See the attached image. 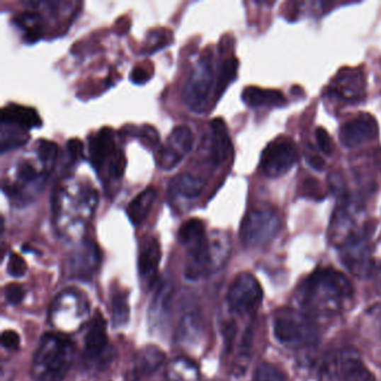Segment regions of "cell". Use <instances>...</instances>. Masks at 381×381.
<instances>
[{
    "mask_svg": "<svg viewBox=\"0 0 381 381\" xmlns=\"http://www.w3.org/2000/svg\"><path fill=\"white\" fill-rule=\"evenodd\" d=\"M353 289L342 273L319 268L305 280L297 291V302L312 314L334 315L351 305Z\"/></svg>",
    "mask_w": 381,
    "mask_h": 381,
    "instance_id": "1",
    "label": "cell"
},
{
    "mask_svg": "<svg viewBox=\"0 0 381 381\" xmlns=\"http://www.w3.org/2000/svg\"><path fill=\"white\" fill-rule=\"evenodd\" d=\"M71 340L59 334H44L35 351L32 375L36 381H62L74 360Z\"/></svg>",
    "mask_w": 381,
    "mask_h": 381,
    "instance_id": "2",
    "label": "cell"
},
{
    "mask_svg": "<svg viewBox=\"0 0 381 381\" xmlns=\"http://www.w3.org/2000/svg\"><path fill=\"white\" fill-rule=\"evenodd\" d=\"M50 323L62 334H73L90 322V302L82 292L65 290L54 299Z\"/></svg>",
    "mask_w": 381,
    "mask_h": 381,
    "instance_id": "3",
    "label": "cell"
},
{
    "mask_svg": "<svg viewBox=\"0 0 381 381\" xmlns=\"http://www.w3.org/2000/svg\"><path fill=\"white\" fill-rule=\"evenodd\" d=\"M274 336L290 349L309 348L318 342V330L310 317L294 310H283L273 323Z\"/></svg>",
    "mask_w": 381,
    "mask_h": 381,
    "instance_id": "4",
    "label": "cell"
},
{
    "mask_svg": "<svg viewBox=\"0 0 381 381\" xmlns=\"http://www.w3.org/2000/svg\"><path fill=\"white\" fill-rule=\"evenodd\" d=\"M215 72L212 53L201 56L189 75L183 90L185 106L195 113L206 111L214 86Z\"/></svg>",
    "mask_w": 381,
    "mask_h": 381,
    "instance_id": "5",
    "label": "cell"
},
{
    "mask_svg": "<svg viewBox=\"0 0 381 381\" xmlns=\"http://www.w3.org/2000/svg\"><path fill=\"white\" fill-rule=\"evenodd\" d=\"M280 228L278 212L270 206L251 208L241 222L239 237L247 249H256L270 243Z\"/></svg>",
    "mask_w": 381,
    "mask_h": 381,
    "instance_id": "6",
    "label": "cell"
},
{
    "mask_svg": "<svg viewBox=\"0 0 381 381\" xmlns=\"http://www.w3.org/2000/svg\"><path fill=\"white\" fill-rule=\"evenodd\" d=\"M297 159L299 152L291 139H276L263 151L261 169L266 177H281L294 167Z\"/></svg>",
    "mask_w": 381,
    "mask_h": 381,
    "instance_id": "7",
    "label": "cell"
},
{
    "mask_svg": "<svg viewBox=\"0 0 381 381\" xmlns=\"http://www.w3.org/2000/svg\"><path fill=\"white\" fill-rule=\"evenodd\" d=\"M262 299V288L249 273H241L236 276L226 295L228 307L237 314H246L256 310Z\"/></svg>",
    "mask_w": 381,
    "mask_h": 381,
    "instance_id": "8",
    "label": "cell"
},
{
    "mask_svg": "<svg viewBox=\"0 0 381 381\" xmlns=\"http://www.w3.org/2000/svg\"><path fill=\"white\" fill-rule=\"evenodd\" d=\"M193 146V133L187 125H178L172 129L167 141L156 152L158 167L169 171L177 167L181 160L190 152Z\"/></svg>",
    "mask_w": 381,
    "mask_h": 381,
    "instance_id": "9",
    "label": "cell"
},
{
    "mask_svg": "<svg viewBox=\"0 0 381 381\" xmlns=\"http://www.w3.org/2000/svg\"><path fill=\"white\" fill-rule=\"evenodd\" d=\"M328 371L338 381H377L376 377L361 360L359 353L353 349L338 352Z\"/></svg>",
    "mask_w": 381,
    "mask_h": 381,
    "instance_id": "10",
    "label": "cell"
},
{
    "mask_svg": "<svg viewBox=\"0 0 381 381\" xmlns=\"http://www.w3.org/2000/svg\"><path fill=\"white\" fill-rule=\"evenodd\" d=\"M85 360L93 365H101L109 357V338L106 331V322L100 312L91 319L88 332L84 338Z\"/></svg>",
    "mask_w": 381,
    "mask_h": 381,
    "instance_id": "11",
    "label": "cell"
},
{
    "mask_svg": "<svg viewBox=\"0 0 381 381\" xmlns=\"http://www.w3.org/2000/svg\"><path fill=\"white\" fill-rule=\"evenodd\" d=\"M100 260V251L96 244L83 241L69 255L67 273L71 278L90 281L98 271Z\"/></svg>",
    "mask_w": 381,
    "mask_h": 381,
    "instance_id": "12",
    "label": "cell"
},
{
    "mask_svg": "<svg viewBox=\"0 0 381 381\" xmlns=\"http://www.w3.org/2000/svg\"><path fill=\"white\" fill-rule=\"evenodd\" d=\"M379 127L376 119L368 113L360 114L349 120L340 129L339 139L346 148H355L363 143L378 138Z\"/></svg>",
    "mask_w": 381,
    "mask_h": 381,
    "instance_id": "13",
    "label": "cell"
},
{
    "mask_svg": "<svg viewBox=\"0 0 381 381\" xmlns=\"http://www.w3.org/2000/svg\"><path fill=\"white\" fill-rule=\"evenodd\" d=\"M329 93L348 103H357L365 94V80L363 72L346 69L339 72L329 86Z\"/></svg>",
    "mask_w": 381,
    "mask_h": 381,
    "instance_id": "14",
    "label": "cell"
},
{
    "mask_svg": "<svg viewBox=\"0 0 381 381\" xmlns=\"http://www.w3.org/2000/svg\"><path fill=\"white\" fill-rule=\"evenodd\" d=\"M89 152L90 161L96 171H100L106 162L111 161L117 154L118 149L114 141V132L111 127H104L89 138Z\"/></svg>",
    "mask_w": 381,
    "mask_h": 381,
    "instance_id": "15",
    "label": "cell"
},
{
    "mask_svg": "<svg viewBox=\"0 0 381 381\" xmlns=\"http://www.w3.org/2000/svg\"><path fill=\"white\" fill-rule=\"evenodd\" d=\"M161 261V249L158 239L150 237L141 246L139 253L138 268L141 281L147 288L156 283Z\"/></svg>",
    "mask_w": 381,
    "mask_h": 381,
    "instance_id": "16",
    "label": "cell"
},
{
    "mask_svg": "<svg viewBox=\"0 0 381 381\" xmlns=\"http://www.w3.org/2000/svg\"><path fill=\"white\" fill-rule=\"evenodd\" d=\"M205 181L190 172H183L172 178L168 186V197L172 204H179L185 201L198 198L204 191Z\"/></svg>",
    "mask_w": 381,
    "mask_h": 381,
    "instance_id": "17",
    "label": "cell"
},
{
    "mask_svg": "<svg viewBox=\"0 0 381 381\" xmlns=\"http://www.w3.org/2000/svg\"><path fill=\"white\" fill-rule=\"evenodd\" d=\"M205 339V326L200 317L195 313L186 314L178 326L176 340L183 349L198 350Z\"/></svg>",
    "mask_w": 381,
    "mask_h": 381,
    "instance_id": "18",
    "label": "cell"
},
{
    "mask_svg": "<svg viewBox=\"0 0 381 381\" xmlns=\"http://www.w3.org/2000/svg\"><path fill=\"white\" fill-rule=\"evenodd\" d=\"M0 121L3 125H16L25 131L40 127L42 125L38 110L16 103L4 106L0 112Z\"/></svg>",
    "mask_w": 381,
    "mask_h": 381,
    "instance_id": "19",
    "label": "cell"
},
{
    "mask_svg": "<svg viewBox=\"0 0 381 381\" xmlns=\"http://www.w3.org/2000/svg\"><path fill=\"white\" fill-rule=\"evenodd\" d=\"M232 143L224 120L210 122V160L214 167H220L231 154Z\"/></svg>",
    "mask_w": 381,
    "mask_h": 381,
    "instance_id": "20",
    "label": "cell"
},
{
    "mask_svg": "<svg viewBox=\"0 0 381 381\" xmlns=\"http://www.w3.org/2000/svg\"><path fill=\"white\" fill-rule=\"evenodd\" d=\"M174 288L170 282H164L157 290L149 309V324L154 330L166 328L169 317Z\"/></svg>",
    "mask_w": 381,
    "mask_h": 381,
    "instance_id": "21",
    "label": "cell"
},
{
    "mask_svg": "<svg viewBox=\"0 0 381 381\" xmlns=\"http://www.w3.org/2000/svg\"><path fill=\"white\" fill-rule=\"evenodd\" d=\"M166 360V355L156 346H147L135 355L133 363V377L135 380L150 376L161 367Z\"/></svg>",
    "mask_w": 381,
    "mask_h": 381,
    "instance_id": "22",
    "label": "cell"
},
{
    "mask_svg": "<svg viewBox=\"0 0 381 381\" xmlns=\"http://www.w3.org/2000/svg\"><path fill=\"white\" fill-rule=\"evenodd\" d=\"M244 103L249 108H280L286 104L283 93L276 90H264L257 86H247L241 93Z\"/></svg>",
    "mask_w": 381,
    "mask_h": 381,
    "instance_id": "23",
    "label": "cell"
},
{
    "mask_svg": "<svg viewBox=\"0 0 381 381\" xmlns=\"http://www.w3.org/2000/svg\"><path fill=\"white\" fill-rule=\"evenodd\" d=\"M157 189L154 187H148L144 190L141 191L138 196L131 200L130 204L127 207V215L133 225L139 226L144 222L149 212H150L152 205L156 201Z\"/></svg>",
    "mask_w": 381,
    "mask_h": 381,
    "instance_id": "24",
    "label": "cell"
},
{
    "mask_svg": "<svg viewBox=\"0 0 381 381\" xmlns=\"http://www.w3.org/2000/svg\"><path fill=\"white\" fill-rule=\"evenodd\" d=\"M166 378L167 381H200V373L189 358L178 357L166 367Z\"/></svg>",
    "mask_w": 381,
    "mask_h": 381,
    "instance_id": "25",
    "label": "cell"
},
{
    "mask_svg": "<svg viewBox=\"0 0 381 381\" xmlns=\"http://www.w3.org/2000/svg\"><path fill=\"white\" fill-rule=\"evenodd\" d=\"M13 23L25 30V42L28 44L38 42L42 38V18L38 11H27L19 13L13 19Z\"/></svg>",
    "mask_w": 381,
    "mask_h": 381,
    "instance_id": "26",
    "label": "cell"
},
{
    "mask_svg": "<svg viewBox=\"0 0 381 381\" xmlns=\"http://www.w3.org/2000/svg\"><path fill=\"white\" fill-rule=\"evenodd\" d=\"M207 239L204 222L198 218H191L183 222L178 232V241L188 249Z\"/></svg>",
    "mask_w": 381,
    "mask_h": 381,
    "instance_id": "27",
    "label": "cell"
},
{
    "mask_svg": "<svg viewBox=\"0 0 381 381\" xmlns=\"http://www.w3.org/2000/svg\"><path fill=\"white\" fill-rule=\"evenodd\" d=\"M237 69H239V61L235 57H229L225 62H222V67L218 73L217 83L215 88V96L216 100H220V96L224 94L228 85L234 82L237 76Z\"/></svg>",
    "mask_w": 381,
    "mask_h": 381,
    "instance_id": "28",
    "label": "cell"
},
{
    "mask_svg": "<svg viewBox=\"0 0 381 381\" xmlns=\"http://www.w3.org/2000/svg\"><path fill=\"white\" fill-rule=\"evenodd\" d=\"M36 154L42 164V170L45 174H50L54 169L56 159L59 156V147L53 141L40 139L36 143Z\"/></svg>",
    "mask_w": 381,
    "mask_h": 381,
    "instance_id": "29",
    "label": "cell"
},
{
    "mask_svg": "<svg viewBox=\"0 0 381 381\" xmlns=\"http://www.w3.org/2000/svg\"><path fill=\"white\" fill-rule=\"evenodd\" d=\"M130 319V305L127 294L115 292L112 297V322L115 328L127 324Z\"/></svg>",
    "mask_w": 381,
    "mask_h": 381,
    "instance_id": "30",
    "label": "cell"
},
{
    "mask_svg": "<svg viewBox=\"0 0 381 381\" xmlns=\"http://www.w3.org/2000/svg\"><path fill=\"white\" fill-rule=\"evenodd\" d=\"M172 42V33L167 28H156L147 35L146 42L143 45L142 53L154 54L169 45Z\"/></svg>",
    "mask_w": 381,
    "mask_h": 381,
    "instance_id": "31",
    "label": "cell"
},
{
    "mask_svg": "<svg viewBox=\"0 0 381 381\" xmlns=\"http://www.w3.org/2000/svg\"><path fill=\"white\" fill-rule=\"evenodd\" d=\"M30 139V135L25 133V130H13V129H6L3 127L1 130V154H6L7 151L13 150L24 146L25 143Z\"/></svg>",
    "mask_w": 381,
    "mask_h": 381,
    "instance_id": "32",
    "label": "cell"
},
{
    "mask_svg": "<svg viewBox=\"0 0 381 381\" xmlns=\"http://www.w3.org/2000/svg\"><path fill=\"white\" fill-rule=\"evenodd\" d=\"M251 334L247 331L241 340V348H239V356L236 359L235 367H234V373L237 375H243L249 365V357H251Z\"/></svg>",
    "mask_w": 381,
    "mask_h": 381,
    "instance_id": "33",
    "label": "cell"
},
{
    "mask_svg": "<svg viewBox=\"0 0 381 381\" xmlns=\"http://www.w3.org/2000/svg\"><path fill=\"white\" fill-rule=\"evenodd\" d=\"M254 381H285L281 371L268 363H261L255 371Z\"/></svg>",
    "mask_w": 381,
    "mask_h": 381,
    "instance_id": "34",
    "label": "cell"
},
{
    "mask_svg": "<svg viewBox=\"0 0 381 381\" xmlns=\"http://www.w3.org/2000/svg\"><path fill=\"white\" fill-rule=\"evenodd\" d=\"M16 176L19 183H30L38 181L40 174L36 171L34 166L28 161H21L17 164Z\"/></svg>",
    "mask_w": 381,
    "mask_h": 381,
    "instance_id": "35",
    "label": "cell"
},
{
    "mask_svg": "<svg viewBox=\"0 0 381 381\" xmlns=\"http://www.w3.org/2000/svg\"><path fill=\"white\" fill-rule=\"evenodd\" d=\"M27 272V264L24 258L16 253H11L8 261V274L13 278H21Z\"/></svg>",
    "mask_w": 381,
    "mask_h": 381,
    "instance_id": "36",
    "label": "cell"
},
{
    "mask_svg": "<svg viewBox=\"0 0 381 381\" xmlns=\"http://www.w3.org/2000/svg\"><path fill=\"white\" fill-rule=\"evenodd\" d=\"M125 166H127V160H125V154L119 150L108 166L109 175L112 178H117V179L121 178L125 174Z\"/></svg>",
    "mask_w": 381,
    "mask_h": 381,
    "instance_id": "37",
    "label": "cell"
},
{
    "mask_svg": "<svg viewBox=\"0 0 381 381\" xmlns=\"http://www.w3.org/2000/svg\"><path fill=\"white\" fill-rule=\"evenodd\" d=\"M135 130H137L135 135L141 138V140L146 143V144L148 143L152 148L159 146V135H158L154 127L144 125V127H140V129H135Z\"/></svg>",
    "mask_w": 381,
    "mask_h": 381,
    "instance_id": "38",
    "label": "cell"
},
{
    "mask_svg": "<svg viewBox=\"0 0 381 381\" xmlns=\"http://www.w3.org/2000/svg\"><path fill=\"white\" fill-rule=\"evenodd\" d=\"M315 137H317V142H318L319 148L322 151L323 154L326 156H331L334 152V144H332L331 137L326 132V129L318 127L315 130Z\"/></svg>",
    "mask_w": 381,
    "mask_h": 381,
    "instance_id": "39",
    "label": "cell"
},
{
    "mask_svg": "<svg viewBox=\"0 0 381 381\" xmlns=\"http://www.w3.org/2000/svg\"><path fill=\"white\" fill-rule=\"evenodd\" d=\"M24 289L19 284H9L6 286L5 299L9 305H18L24 299Z\"/></svg>",
    "mask_w": 381,
    "mask_h": 381,
    "instance_id": "40",
    "label": "cell"
},
{
    "mask_svg": "<svg viewBox=\"0 0 381 381\" xmlns=\"http://www.w3.org/2000/svg\"><path fill=\"white\" fill-rule=\"evenodd\" d=\"M67 150L73 161H79L84 157V144L80 139H69L67 143Z\"/></svg>",
    "mask_w": 381,
    "mask_h": 381,
    "instance_id": "41",
    "label": "cell"
},
{
    "mask_svg": "<svg viewBox=\"0 0 381 381\" xmlns=\"http://www.w3.org/2000/svg\"><path fill=\"white\" fill-rule=\"evenodd\" d=\"M1 343H3V347L6 348V349H19V344H21L19 334L17 332L13 331V330L4 331L3 334H1Z\"/></svg>",
    "mask_w": 381,
    "mask_h": 381,
    "instance_id": "42",
    "label": "cell"
},
{
    "mask_svg": "<svg viewBox=\"0 0 381 381\" xmlns=\"http://www.w3.org/2000/svg\"><path fill=\"white\" fill-rule=\"evenodd\" d=\"M305 158H307V164H310L313 169L318 170V171H322L324 168V161L322 158L315 152L314 149L312 147L309 146L305 149Z\"/></svg>",
    "mask_w": 381,
    "mask_h": 381,
    "instance_id": "43",
    "label": "cell"
},
{
    "mask_svg": "<svg viewBox=\"0 0 381 381\" xmlns=\"http://www.w3.org/2000/svg\"><path fill=\"white\" fill-rule=\"evenodd\" d=\"M151 75L150 72L148 69H144L143 67H135L132 69L130 74L131 82L135 83V84H144V83L148 82L150 80Z\"/></svg>",
    "mask_w": 381,
    "mask_h": 381,
    "instance_id": "44",
    "label": "cell"
},
{
    "mask_svg": "<svg viewBox=\"0 0 381 381\" xmlns=\"http://www.w3.org/2000/svg\"><path fill=\"white\" fill-rule=\"evenodd\" d=\"M314 178H310L309 181H305V186L303 187V190L307 193L309 196H319V189L314 188L319 183L317 181H313Z\"/></svg>",
    "mask_w": 381,
    "mask_h": 381,
    "instance_id": "45",
    "label": "cell"
}]
</instances>
